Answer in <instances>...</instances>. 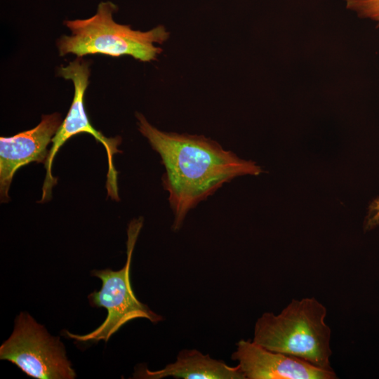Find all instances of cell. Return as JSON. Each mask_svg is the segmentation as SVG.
Listing matches in <instances>:
<instances>
[{
	"instance_id": "1",
	"label": "cell",
	"mask_w": 379,
	"mask_h": 379,
	"mask_svg": "<svg viewBox=\"0 0 379 379\" xmlns=\"http://www.w3.org/2000/svg\"><path fill=\"white\" fill-rule=\"evenodd\" d=\"M138 129L161 157V181L168 192L174 215L173 231L182 227L188 212L237 176L259 175L252 161L238 157L216 141L204 135L161 131L136 113Z\"/></svg>"
},
{
	"instance_id": "2",
	"label": "cell",
	"mask_w": 379,
	"mask_h": 379,
	"mask_svg": "<svg viewBox=\"0 0 379 379\" xmlns=\"http://www.w3.org/2000/svg\"><path fill=\"white\" fill-rule=\"evenodd\" d=\"M326 314V307L314 297L293 299L279 314L267 312L257 319L253 340L270 350L333 370Z\"/></svg>"
},
{
	"instance_id": "3",
	"label": "cell",
	"mask_w": 379,
	"mask_h": 379,
	"mask_svg": "<svg viewBox=\"0 0 379 379\" xmlns=\"http://www.w3.org/2000/svg\"><path fill=\"white\" fill-rule=\"evenodd\" d=\"M117 8L111 1L100 2L92 17L65 20L72 34L58 40L60 55L73 53L78 58L89 54L128 55L142 62L155 60L162 50L154 43L162 44L169 36L165 27L159 25L147 32L133 30L113 20L112 13Z\"/></svg>"
},
{
	"instance_id": "4",
	"label": "cell",
	"mask_w": 379,
	"mask_h": 379,
	"mask_svg": "<svg viewBox=\"0 0 379 379\" xmlns=\"http://www.w3.org/2000/svg\"><path fill=\"white\" fill-rule=\"evenodd\" d=\"M143 225L142 217L131 221L127 230V258L124 266L117 271L112 269L93 270L91 274L102 281L99 291L90 293L88 300L93 307H103L107 315L104 321L94 331L84 335L65 334L79 342H107L110 337L128 321L147 319L153 324L163 320L162 316L153 312L135 296L130 279V271L133 250Z\"/></svg>"
},
{
	"instance_id": "5",
	"label": "cell",
	"mask_w": 379,
	"mask_h": 379,
	"mask_svg": "<svg viewBox=\"0 0 379 379\" xmlns=\"http://www.w3.org/2000/svg\"><path fill=\"white\" fill-rule=\"evenodd\" d=\"M0 359L37 379H74L77 376L60 338L51 335L26 312L16 317L12 334L0 347Z\"/></svg>"
},
{
	"instance_id": "6",
	"label": "cell",
	"mask_w": 379,
	"mask_h": 379,
	"mask_svg": "<svg viewBox=\"0 0 379 379\" xmlns=\"http://www.w3.org/2000/svg\"><path fill=\"white\" fill-rule=\"evenodd\" d=\"M58 74L66 79L72 81L74 86V95L65 119L52 139V146L44 163L46 173L40 202L44 203L50 200L53 187L57 183V178L52 174V166L56 154L67 140L81 133L91 134L105 147L108 162L106 182L107 194L112 199L119 201L118 171L114 165L113 157L115 154L121 152L117 147L121 142V138L105 137L100 131H97L89 121L84 108V94L88 84L90 74L88 64L79 58L69 62L68 65L60 67Z\"/></svg>"
},
{
	"instance_id": "7",
	"label": "cell",
	"mask_w": 379,
	"mask_h": 379,
	"mask_svg": "<svg viewBox=\"0 0 379 379\" xmlns=\"http://www.w3.org/2000/svg\"><path fill=\"white\" fill-rule=\"evenodd\" d=\"M232 359L245 379H335L333 370L319 368L302 359L270 350L253 340H240Z\"/></svg>"
},
{
	"instance_id": "8",
	"label": "cell",
	"mask_w": 379,
	"mask_h": 379,
	"mask_svg": "<svg viewBox=\"0 0 379 379\" xmlns=\"http://www.w3.org/2000/svg\"><path fill=\"white\" fill-rule=\"evenodd\" d=\"M58 113L43 115L34 128L11 137L0 138V194L1 202L9 199L8 190L14 175L32 162L45 163L47 147L62 124Z\"/></svg>"
},
{
	"instance_id": "9",
	"label": "cell",
	"mask_w": 379,
	"mask_h": 379,
	"mask_svg": "<svg viewBox=\"0 0 379 379\" xmlns=\"http://www.w3.org/2000/svg\"><path fill=\"white\" fill-rule=\"evenodd\" d=\"M166 377L183 379H245L238 365L231 366L225 361L204 354L200 351L182 350L174 362L158 371H150L144 365L135 370L133 378L161 379Z\"/></svg>"
},
{
	"instance_id": "10",
	"label": "cell",
	"mask_w": 379,
	"mask_h": 379,
	"mask_svg": "<svg viewBox=\"0 0 379 379\" xmlns=\"http://www.w3.org/2000/svg\"><path fill=\"white\" fill-rule=\"evenodd\" d=\"M346 8L361 18L369 19L379 28V0H345Z\"/></svg>"
},
{
	"instance_id": "11",
	"label": "cell",
	"mask_w": 379,
	"mask_h": 379,
	"mask_svg": "<svg viewBox=\"0 0 379 379\" xmlns=\"http://www.w3.org/2000/svg\"><path fill=\"white\" fill-rule=\"evenodd\" d=\"M368 221L373 227L379 225V200L375 201L371 205Z\"/></svg>"
}]
</instances>
